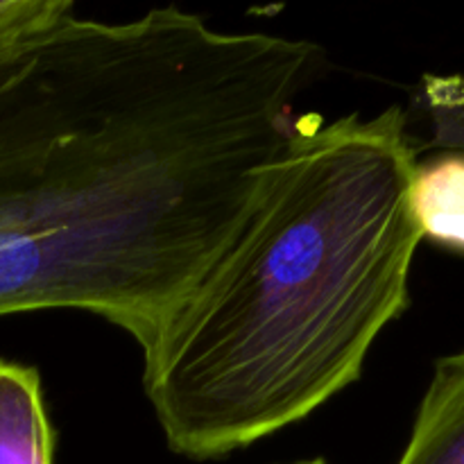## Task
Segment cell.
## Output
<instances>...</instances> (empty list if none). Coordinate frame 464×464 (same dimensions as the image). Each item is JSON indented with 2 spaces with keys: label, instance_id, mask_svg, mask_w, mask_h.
<instances>
[{
  "label": "cell",
  "instance_id": "obj_1",
  "mask_svg": "<svg viewBox=\"0 0 464 464\" xmlns=\"http://www.w3.org/2000/svg\"><path fill=\"white\" fill-rule=\"evenodd\" d=\"M320 62L179 7L71 12L0 54V315L93 313L143 352L256 208Z\"/></svg>",
  "mask_w": 464,
  "mask_h": 464
},
{
  "label": "cell",
  "instance_id": "obj_2",
  "mask_svg": "<svg viewBox=\"0 0 464 464\" xmlns=\"http://www.w3.org/2000/svg\"><path fill=\"white\" fill-rule=\"evenodd\" d=\"M417 154L401 107L295 121L252 216L143 349L172 451L225 458L361 379L411 304Z\"/></svg>",
  "mask_w": 464,
  "mask_h": 464
},
{
  "label": "cell",
  "instance_id": "obj_3",
  "mask_svg": "<svg viewBox=\"0 0 464 464\" xmlns=\"http://www.w3.org/2000/svg\"><path fill=\"white\" fill-rule=\"evenodd\" d=\"M397 464H464V352L435 362Z\"/></svg>",
  "mask_w": 464,
  "mask_h": 464
},
{
  "label": "cell",
  "instance_id": "obj_4",
  "mask_svg": "<svg viewBox=\"0 0 464 464\" xmlns=\"http://www.w3.org/2000/svg\"><path fill=\"white\" fill-rule=\"evenodd\" d=\"M54 449L39 372L0 361V464H54Z\"/></svg>",
  "mask_w": 464,
  "mask_h": 464
},
{
  "label": "cell",
  "instance_id": "obj_5",
  "mask_svg": "<svg viewBox=\"0 0 464 464\" xmlns=\"http://www.w3.org/2000/svg\"><path fill=\"white\" fill-rule=\"evenodd\" d=\"M408 202L421 240L464 256V148L417 154Z\"/></svg>",
  "mask_w": 464,
  "mask_h": 464
},
{
  "label": "cell",
  "instance_id": "obj_6",
  "mask_svg": "<svg viewBox=\"0 0 464 464\" xmlns=\"http://www.w3.org/2000/svg\"><path fill=\"white\" fill-rule=\"evenodd\" d=\"M71 12H75L72 0H0V54Z\"/></svg>",
  "mask_w": 464,
  "mask_h": 464
},
{
  "label": "cell",
  "instance_id": "obj_7",
  "mask_svg": "<svg viewBox=\"0 0 464 464\" xmlns=\"http://www.w3.org/2000/svg\"><path fill=\"white\" fill-rule=\"evenodd\" d=\"M297 464H326V460H322V458H315V460H306V462H297Z\"/></svg>",
  "mask_w": 464,
  "mask_h": 464
}]
</instances>
